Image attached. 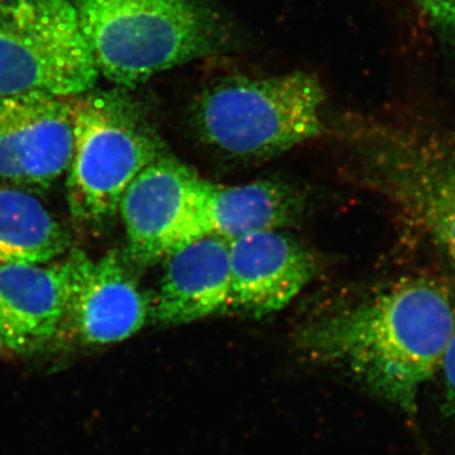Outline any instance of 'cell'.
Here are the masks:
<instances>
[{
	"mask_svg": "<svg viewBox=\"0 0 455 455\" xmlns=\"http://www.w3.org/2000/svg\"><path fill=\"white\" fill-rule=\"evenodd\" d=\"M300 208L291 188L280 182L220 185L202 180L200 214L206 235L235 241L292 223Z\"/></svg>",
	"mask_w": 455,
	"mask_h": 455,
	"instance_id": "12",
	"label": "cell"
},
{
	"mask_svg": "<svg viewBox=\"0 0 455 455\" xmlns=\"http://www.w3.org/2000/svg\"><path fill=\"white\" fill-rule=\"evenodd\" d=\"M454 331L448 293L411 278L316 322L302 334V344L415 418L421 386L442 366Z\"/></svg>",
	"mask_w": 455,
	"mask_h": 455,
	"instance_id": "1",
	"label": "cell"
},
{
	"mask_svg": "<svg viewBox=\"0 0 455 455\" xmlns=\"http://www.w3.org/2000/svg\"><path fill=\"white\" fill-rule=\"evenodd\" d=\"M230 242L204 235L164 257L154 315L163 324H188L230 309Z\"/></svg>",
	"mask_w": 455,
	"mask_h": 455,
	"instance_id": "11",
	"label": "cell"
},
{
	"mask_svg": "<svg viewBox=\"0 0 455 455\" xmlns=\"http://www.w3.org/2000/svg\"><path fill=\"white\" fill-rule=\"evenodd\" d=\"M425 212L427 223L455 266V180L433 191Z\"/></svg>",
	"mask_w": 455,
	"mask_h": 455,
	"instance_id": "14",
	"label": "cell"
},
{
	"mask_svg": "<svg viewBox=\"0 0 455 455\" xmlns=\"http://www.w3.org/2000/svg\"><path fill=\"white\" fill-rule=\"evenodd\" d=\"M70 289L68 259L0 265V343L23 357L57 343Z\"/></svg>",
	"mask_w": 455,
	"mask_h": 455,
	"instance_id": "10",
	"label": "cell"
},
{
	"mask_svg": "<svg viewBox=\"0 0 455 455\" xmlns=\"http://www.w3.org/2000/svg\"><path fill=\"white\" fill-rule=\"evenodd\" d=\"M99 77L74 0H0V97H79Z\"/></svg>",
	"mask_w": 455,
	"mask_h": 455,
	"instance_id": "5",
	"label": "cell"
},
{
	"mask_svg": "<svg viewBox=\"0 0 455 455\" xmlns=\"http://www.w3.org/2000/svg\"><path fill=\"white\" fill-rule=\"evenodd\" d=\"M100 76L134 88L220 52L228 32L204 0H74Z\"/></svg>",
	"mask_w": 455,
	"mask_h": 455,
	"instance_id": "2",
	"label": "cell"
},
{
	"mask_svg": "<svg viewBox=\"0 0 455 455\" xmlns=\"http://www.w3.org/2000/svg\"><path fill=\"white\" fill-rule=\"evenodd\" d=\"M325 92L314 75L229 76L197 97L194 125L200 139L241 158L283 154L324 132Z\"/></svg>",
	"mask_w": 455,
	"mask_h": 455,
	"instance_id": "3",
	"label": "cell"
},
{
	"mask_svg": "<svg viewBox=\"0 0 455 455\" xmlns=\"http://www.w3.org/2000/svg\"><path fill=\"white\" fill-rule=\"evenodd\" d=\"M70 238L46 206L18 188H0V265H47Z\"/></svg>",
	"mask_w": 455,
	"mask_h": 455,
	"instance_id": "13",
	"label": "cell"
},
{
	"mask_svg": "<svg viewBox=\"0 0 455 455\" xmlns=\"http://www.w3.org/2000/svg\"><path fill=\"white\" fill-rule=\"evenodd\" d=\"M0 352H5L4 347H3L2 343H0Z\"/></svg>",
	"mask_w": 455,
	"mask_h": 455,
	"instance_id": "17",
	"label": "cell"
},
{
	"mask_svg": "<svg viewBox=\"0 0 455 455\" xmlns=\"http://www.w3.org/2000/svg\"><path fill=\"white\" fill-rule=\"evenodd\" d=\"M230 309L262 316L290 304L315 276L313 254L281 230L230 242Z\"/></svg>",
	"mask_w": 455,
	"mask_h": 455,
	"instance_id": "9",
	"label": "cell"
},
{
	"mask_svg": "<svg viewBox=\"0 0 455 455\" xmlns=\"http://www.w3.org/2000/svg\"><path fill=\"white\" fill-rule=\"evenodd\" d=\"M202 180L166 154L131 182L118 212L133 265H154L180 245L206 235L200 214Z\"/></svg>",
	"mask_w": 455,
	"mask_h": 455,
	"instance_id": "6",
	"label": "cell"
},
{
	"mask_svg": "<svg viewBox=\"0 0 455 455\" xmlns=\"http://www.w3.org/2000/svg\"><path fill=\"white\" fill-rule=\"evenodd\" d=\"M73 149L71 98L0 97V181L50 187L68 171Z\"/></svg>",
	"mask_w": 455,
	"mask_h": 455,
	"instance_id": "8",
	"label": "cell"
},
{
	"mask_svg": "<svg viewBox=\"0 0 455 455\" xmlns=\"http://www.w3.org/2000/svg\"><path fill=\"white\" fill-rule=\"evenodd\" d=\"M445 383V403L449 416L455 421V331L443 357L442 366Z\"/></svg>",
	"mask_w": 455,
	"mask_h": 455,
	"instance_id": "16",
	"label": "cell"
},
{
	"mask_svg": "<svg viewBox=\"0 0 455 455\" xmlns=\"http://www.w3.org/2000/svg\"><path fill=\"white\" fill-rule=\"evenodd\" d=\"M70 289L60 341L80 347L121 343L139 333L154 313L130 259L110 252L90 259L80 250L66 257Z\"/></svg>",
	"mask_w": 455,
	"mask_h": 455,
	"instance_id": "7",
	"label": "cell"
},
{
	"mask_svg": "<svg viewBox=\"0 0 455 455\" xmlns=\"http://www.w3.org/2000/svg\"><path fill=\"white\" fill-rule=\"evenodd\" d=\"M427 20L455 42V0H415Z\"/></svg>",
	"mask_w": 455,
	"mask_h": 455,
	"instance_id": "15",
	"label": "cell"
},
{
	"mask_svg": "<svg viewBox=\"0 0 455 455\" xmlns=\"http://www.w3.org/2000/svg\"><path fill=\"white\" fill-rule=\"evenodd\" d=\"M74 149L66 190L71 217L99 228L116 217L124 191L164 151L142 108L122 90L71 98Z\"/></svg>",
	"mask_w": 455,
	"mask_h": 455,
	"instance_id": "4",
	"label": "cell"
}]
</instances>
